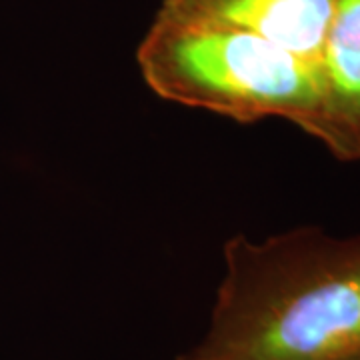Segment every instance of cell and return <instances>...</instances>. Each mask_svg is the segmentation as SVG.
<instances>
[{
	"instance_id": "6da1fadb",
	"label": "cell",
	"mask_w": 360,
	"mask_h": 360,
	"mask_svg": "<svg viewBox=\"0 0 360 360\" xmlns=\"http://www.w3.org/2000/svg\"><path fill=\"white\" fill-rule=\"evenodd\" d=\"M360 354V234L304 226L224 246L200 342L179 360H348Z\"/></svg>"
},
{
	"instance_id": "7a4b0ae2",
	"label": "cell",
	"mask_w": 360,
	"mask_h": 360,
	"mask_svg": "<svg viewBox=\"0 0 360 360\" xmlns=\"http://www.w3.org/2000/svg\"><path fill=\"white\" fill-rule=\"evenodd\" d=\"M139 66L165 101L245 124L276 116L312 139L319 134V66L252 32L158 13Z\"/></svg>"
},
{
	"instance_id": "3957f363",
	"label": "cell",
	"mask_w": 360,
	"mask_h": 360,
	"mask_svg": "<svg viewBox=\"0 0 360 360\" xmlns=\"http://www.w3.org/2000/svg\"><path fill=\"white\" fill-rule=\"evenodd\" d=\"M336 0H165L160 13L232 26L319 66Z\"/></svg>"
},
{
	"instance_id": "277c9868",
	"label": "cell",
	"mask_w": 360,
	"mask_h": 360,
	"mask_svg": "<svg viewBox=\"0 0 360 360\" xmlns=\"http://www.w3.org/2000/svg\"><path fill=\"white\" fill-rule=\"evenodd\" d=\"M319 75L316 141L340 160H360V0H336Z\"/></svg>"
},
{
	"instance_id": "5b68a950",
	"label": "cell",
	"mask_w": 360,
	"mask_h": 360,
	"mask_svg": "<svg viewBox=\"0 0 360 360\" xmlns=\"http://www.w3.org/2000/svg\"><path fill=\"white\" fill-rule=\"evenodd\" d=\"M348 360H360V354H356V356H352V359H348Z\"/></svg>"
}]
</instances>
